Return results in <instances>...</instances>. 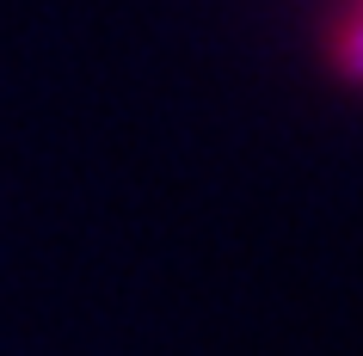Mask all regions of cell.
<instances>
[{
    "mask_svg": "<svg viewBox=\"0 0 363 356\" xmlns=\"http://www.w3.org/2000/svg\"><path fill=\"white\" fill-rule=\"evenodd\" d=\"M326 56H333V68H339L351 86H363V6H357V13H345V19L333 25Z\"/></svg>",
    "mask_w": 363,
    "mask_h": 356,
    "instance_id": "1",
    "label": "cell"
}]
</instances>
